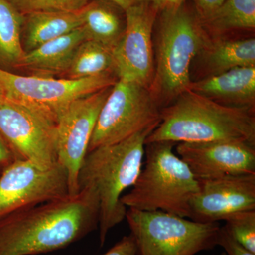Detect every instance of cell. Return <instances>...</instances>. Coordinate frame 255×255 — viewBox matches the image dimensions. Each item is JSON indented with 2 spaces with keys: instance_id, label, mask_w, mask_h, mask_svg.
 Masks as SVG:
<instances>
[{
  "instance_id": "6da1fadb",
  "label": "cell",
  "mask_w": 255,
  "mask_h": 255,
  "mask_svg": "<svg viewBox=\"0 0 255 255\" xmlns=\"http://www.w3.org/2000/svg\"><path fill=\"white\" fill-rule=\"evenodd\" d=\"M100 201L93 187L75 195L0 219V255H35L62 249L98 228Z\"/></svg>"
},
{
  "instance_id": "7a4b0ae2",
  "label": "cell",
  "mask_w": 255,
  "mask_h": 255,
  "mask_svg": "<svg viewBox=\"0 0 255 255\" xmlns=\"http://www.w3.org/2000/svg\"><path fill=\"white\" fill-rule=\"evenodd\" d=\"M240 141L255 145V110L231 107L188 90L164 107L145 143Z\"/></svg>"
},
{
  "instance_id": "3957f363",
  "label": "cell",
  "mask_w": 255,
  "mask_h": 255,
  "mask_svg": "<svg viewBox=\"0 0 255 255\" xmlns=\"http://www.w3.org/2000/svg\"><path fill=\"white\" fill-rule=\"evenodd\" d=\"M156 127L133 134L125 140L100 146L87 152L78 173L79 190L87 186L97 191L100 201L101 246L109 231L126 219L127 208L121 199L141 172L146 139Z\"/></svg>"
},
{
  "instance_id": "277c9868",
  "label": "cell",
  "mask_w": 255,
  "mask_h": 255,
  "mask_svg": "<svg viewBox=\"0 0 255 255\" xmlns=\"http://www.w3.org/2000/svg\"><path fill=\"white\" fill-rule=\"evenodd\" d=\"M156 23L155 71L150 91L164 109L189 90L191 63L210 40L195 11L186 2L159 11Z\"/></svg>"
},
{
  "instance_id": "5b68a950",
  "label": "cell",
  "mask_w": 255,
  "mask_h": 255,
  "mask_svg": "<svg viewBox=\"0 0 255 255\" xmlns=\"http://www.w3.org/2000/svg\"><path fill=\"white\" fill-rule=\"evenodd\" d=\"M176 143H145L144 167L131 190L122 196L127 209L161 211L188 218L199 181L187 164L174 153Z\"/></svg>"
},
{
  "instance_id": "8992f818",
  "label": "cell",
  "mask_w": 255,
  "mask_h": 255,
  "mask_svg": "<svg viewBox=\"0 0 255 255\" xmlns=\"http://www.w3.org/2000/svg\"><path fill=\"white\" fill-rule=\"evenodd\" d=\"M126 219L138 255H195L218 246L219 223L133 209H127Z\"/></svg>"
},
{
  "instance_id": "52a82bcc",
  "label": "cell",
  "mask_w": 255,
  "mask_h": 255,
  "mask_svg": "<svg viewBox=\"0 0 255 255\" xmlns=\"http://www.w3.org/2000/svg\"><path fill=\"white\" fill-rule=\"evenodd\" d=\"M118 80L114 73L75 80L25 76L0 68V86L5 100L28 106L55 123L75 100L114 86Z\"/></svg>"
},
{
  "instance_id": "ba28073f",
  "label": "cell",
  "mask_w": 255,
  "mask_h": 255,
  "mask_svg": "<svg viewBox=\"0 0 255 255\" xmlns=\"http://www.w3.org/2000/svg\"><path fill=\"white\" fill-rule=\"evenodd\" d=\"M162 110L147 87L119 79L101 109L87 152L157 127Z\"/></svg>"
},
{
  "instance_id": "9c48e42d",
  "label": "cell",
  "mask_w": 255,
  "mask_h": 255,
  "mask_svg": "<svg viewBox=\"0 0 255 255\" xmlns=\"http://www.w3.org/2000/svg\"><path fill=\"white\" fill-rule=\"evenodd\" d=\"M68 195V174L58 162L42 167L16 159L0 174V219Z\"/></svg>"
},
{
  "instance_id": "30bf717a",
  "label": "cell",
  "mask_w": 255,
  "mask_h": 255,
  "mask_svg": "<svg viewBox=\"0 0 255 255\" xmlns=\"http://www.w3.org/2000/svg\"><path fill=\"white\" fill-rule=\"evenodd\" d=\"M0 133L17 158L42 167L58 163L56 123L38 111L5 100L0 106Z\"/></svg>"
},
{
  "instance_id": "8fae6325",
  "label": "cell",
  "mask_w": 255,
  "mask_h": 255,
  "mask_svg": "<svg viewBox=\"0 0 255 255\" xmlns=\"http://www.w3.org/2000/svg\"><path fill=\"white\" fill-rule=\"evenodd\" d=\"M111 88L75 100L57 122V158L68 174L69 195L79 192V171L87 155L99 114Z\"/></svg>"
},
{
  "instance_id": "7c38bea8",
  "label": "cell",
  "mask_w": 255,
  "mask_h": 255,
  "mask_svg": "<svg viewBox=\"0 0 255 255\" xmlns=\"http://www.w3.org/2000/svg\"><path fill=\"white\" fill-rule=\"evenodd\" d=\"M158 9L150 2L126 10V28L113 49L119 80L136 82L150 90L155 71L152 34Z\"/></svg>"
},
{
  "instance_id": "4fadbf2b",
  "label": "cell",
  "mask_w": 255,
  "mask_h": 255,
  "mask_svg": "<svg viewBox=\"0 0 255 255\" xmlns=\"http://www.w3.org/2000/svg\"><path fill=\"white\" fill-rule=\"evenodd\" d=\"M198 181L199 189L191 201L189 219L219 223L238 213L255 210V174Z\"/></svg>"
},
{
  "instance_id": "5bb4252c",
  "label": "cell",
  "mask_w": 255,
  "mask_h": 255,
  "mask_svg": "<svg viewBox=\"0 0 255 255\" xmlns=\"http://www.w3.org/2000/svg\"><path fill=\"white\" fill-rule=\"evenodd\" d=\"M176 151L197 179L255 174V145L248 142H179Z\"/></svg>"
},
{
  "instance_id": "9a60e30c",
  "label": "cell",
  "mask_w": 255,
  "mask_h": 255,
  "mask_svg": "<svg viewBox=\"0 0 255 255\" xmlns=\"http://www.w3.org/2000/svg\"><path fill=\"white\" fill-rule=\"evenodd\" d=\"M189 90L231 107L255 110V67H241L191 82Z\"/></svg>"
},
{
  "instance_id": "2e32d148",
  "label": "cell",
  "mask_w": 255,
  "mask_h": 255,
  "mask_svg": "<svg viewBox=\"0 0 255 255\" xmlns=\"http://www.w3.org/2000/svg\"><path fill=\"white\" fill-rule=\"evenodd\" d=\"M82 26L25 53L17 68L41 73H65L77 48L86 41Z\"/></svg>"
},
{
  "instance_id": "e0dca14e",
  "label": "cell",
  "mask_w": 255,
  "mask_h": 255,
  "mask_svg": "<svg viewBox=\"0 0 255 255\" xmlns=\"http://www.w3.org/2000/svg\"><path fill=\"white\" fill-rule=\"evenodd\" d=\"M81 15L86 39L113 50L125 31V11L109 0H90Z\"/></svg>"
},
{
  "instance_id": "ac0fdd59",
  "label": "cell",
  "mask_w": 255,
  "mask_h": 255,
  "mask_svg": "<svg viewBox=\"0 0 255 255\" xmlns=\"http://www.w3.org/2000/svg\"><path fill=\"white\" fill-rule=\"evenodd\" d=\"M82 25L81 11H46L23 15V50L27 53L47 42L74 31Z\"/></svg>"
},
{
  "instance_id": "d6986e66",
  "label": "cell",
  "mask_w": 255,
  "mask_h": 255,
  "mask_svg": "<svg viewBox=\"0 0 255 255\" xmlns=\"http://www.w3.org/2000/svg\"><path fill=\"white\" fill-rule=\"evenodd\" d=\"M200 53L210 75L241 67H255V38L210 41Z\"/></svg>"
},
{
  "instance_id": "ffe728a7",
  "label": "cell",
  "mask_w": 255,
  "mask_h": 255,
  "mask_svg": "<svg viewBox=\"0 0 255 255\" xmlns=\"http://www.w3.org/2000/svg\"><path fill=\"white\" fill-rule=\"evenodd\" d=\"M201 24L208 35L217 37L228 32L253 31L255 28V0H225Z\"/></svg>"
},
{
  "instance_id": "44dd1931",
  "label": "cell",
  "mask_w": 255,
  "mask_h": 255,
  "mask_svg": "<svg viewBox=\"0 0 255 255\" xmlns=\"http://www.w3.org/2000/svg\"><path fill=\"white\" fill-rule=\"evenodd\" d=\"M23 15L7 0H0V68H16L25 55Z\"/></svg>"
},
{
  "instance_id": "7402d4cb",
  "label": "cell",
  "mask_w": 255,
  "mask_h": 255,
  "mask_svg": "<svg viewBox=\"0 0 255 255\" xmlns=\"http://www.w3.org/2000/svg\"><path fill=\"white\" fill-rule=\"evenodd\" d=\"M112 73L115 74L113 50L86 40L77 48L65 74L67 78L77 80Z\"/></svg>"
},
{
  "instance_id": "603a6c76",
  "label": "cell",
  "mask_w": 255,
  "mask_h": 255,
  "mask_svg": "<svg viewBox=\"0 0 255 255\" xmlns=\"http://www.w3.org/2000/svg\"><path fill=\"white\" fill-rule=\"evenodd\" d=\"M224 227L237 243L255 254V210L233 215L226 220Z\"/></svg>"
},
{
  "instance_id": "cb8c5ba5",
  "label": "cell",
  "mask_w": 255,
  "mask_h": 255,
  "mask_svg": "<svg viewBox=\"0 0 255 255\" xmlns=\"http://www.w3.org/2000/svg\"><path fill=\"white\" fill-rule=\"evenodd\" d=\"M90 0H11L15 8L23 15L33 12L81 11Z\"/></svg>"
},
{
  "instance_id": "d4e9b609",
  "label": "cell",
  "mask_w": 255,
  "mask_h": 255,
  "mask_svg": "<svg viewBox=\"0 0 255 255\" xmlns=\"http://www.w3.org/2000/svg\"><path fill=\"white\" fill-rule=\"evenodd\" d=\"M218 246L222 247L227 255H255L235 241L224 227L220 228Z\"/></svg>"
},
{
  "instance_id": "484cf974",
  "label": "cell",
  "mask_w": 255,
  "mask_h": 255,
  "mask_svg": "<svg viewBox=\"0 0 255 255\" xmlns=\"http://www.w3.org/2000/svg\"><path fill=\"white\" fill-rule=\"evenodd\" d=\"M194 11L201 23L205 21L216 11L225 0H191Z\"/></svg>"
},
{
  "instance_id": "4316f807",
  "label": "cell",
  "mask_w": 255,
  "mask_h": 255,
  "mask_svg": "<svg viewBox=\"0 0 255 255\" xmlns=\"http://www.w3.org/2000/svg\"><path fill=\"white\" fill-rule=\"evenodd\" d=\"M102 255H138L135 242L131 235L124 236L107 253Z\"/></svg>"
},
{
  "instance_id": "83f0119b",
  "label": "cell",
  "mask_w": 255,
  "mask_h": 255,
  "mask_svg": "<svg viewBox=\"0 0 255 255\" xmlns=\"http://www.w3.org/2000/svg\"><path fill=\"white\" fill-rule=\"evenodd\" d=\"M17 159L9 143L0 133V172Z\"/></svg>"
},
{
  "instance_id": "f1b7e54d",
  "label": "cell",
  "mask_w": 255,
  "mask_h": 255,
  "mask_svg": "<svg viewBox=\"0 0 255 255\" xmlns=\"http://www.w3.org/2000/svg\"><path fill=\"white\" fill-rule=\"evenodd\" d=\"M187 0H151V2L155 5L158 11L164 9H173L181 6Z\"/></svg>"
},
{
  "instance_id": "f546056e",
  "label": "cell",
  "mask_w": 255,
  "mask_h": 255,
  "mask_svg": "<svg viewBox=\"0 0 255 255\" xmlns=\"http://www.w3.org/2000/svg\"><path fill=\"white\" fill-rule=\"evenodd\" d=\"M109 1L118 5L119 7L126 11V10L132 7V6L150 2L151 0H109Z\"/></svg>"
},
{
  "instance_id": "4dcf8cb0",
  "label": "cell",
  "mask_w": 255,
  "mask_h": 255,
  "mask_svg": "<svg viewBox=\"0 0 255 255\" xmlns=\"http://www.w3.org/2000/svg\"><path fill=\"white\" fill-rule=\"evenodd\" d=\"M5 97L4 92H3L2 89L0 86V106L2 105L3 102H4Z\"/></svg>"
},
{
  "instance_id": "1f68e13d",
  "label": "cell",
  "mask_w": 255,
  "mask_h": 255,
  "mask_svg": "<svg viewBox=\"0 0 255 255\" xmlns=\"http://www.w3.org/2000/svg\"><path fill=\"white\" fill-rule=\"evenodd\" d=\"M227 255L225 252H223V253H221L220 255Z\"/></svg>"
},
{
  "instance_id": "d6a6232c",
  "label": "cell",
  "mask_w": 255,
  "mask_h": 255,
  "mask_svg": "<svg viewBox=\"0 0 255 255\" xmlns=\"http://www.w3.org/2000/svg\"><path fill=\"white\" fill-rule=\"evenodd\" d=\"M7 1H11V0H7Z\"/></svg>"
},
{
  "instance_id": "836d02e7",
  "label": "cell",
  "mask_w": 255,
  "mask_h": 255,
  "mask_svg": "<svg viewBox=\"0 0 255 255\" xmlns=\"http://www.w3.org/2000/svg\"><path fill=\"white\" fill-rule=\"evenodd\" d=\"M0 174H1V172H0Z\"/></svg>"
}]
</instances>
